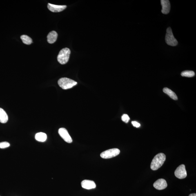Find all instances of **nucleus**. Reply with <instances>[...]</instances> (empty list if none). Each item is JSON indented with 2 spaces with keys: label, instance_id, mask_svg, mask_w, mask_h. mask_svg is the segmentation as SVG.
<instances>
[{
  "label": "nucleus",
  "instance_id": "f257e3e1",
  "mask_svg": "<svg viewBox=\"0 0 196 196\" xmlns=\"http://www.w3.org/2000/svg\"><path fill=\"white\" fill-rule=\"evenodd\" d=\"M166 159V155L164 154L160 153L157 154L154 157L151 163V168L154 171L158 170L162 166Z\"/></svg>",
  "mask_w": 196,
  "mask_h": 196
},
{
  "label": "nucleus",
  "instance_id": "f03ea898",
  "mask_svg": "<svg viewBox=\"0 0 196 196\" xmlns=\"http://www.w3.org/2000/svg\"><path fill=\"white\" fill-rule=\"evenodd\" d=\"M70 54V49L65 48L62 49L57 56L58 61L61 64H65L69 60Z\"/></svg>",
  "mask_w": 196,
  "mask_h": 196
},
{
  "label": "nucleus",
  "instance_id": "7ed1b4c3",
  "mask_svg": "<svg viewBox=\"0 0 196 196\" xmlns=\"http://www.w3.org/2000/svg\"><path fill=\"white\" fill-rule=\"evenodd\" d=\"M59 86L63 90L70 89L77 84V82L66 77L61 78L58 81Z\"/></svg>",
  "mask_w": 196,
  "mask_h": 196
},
{
  "label": "nucleus",
  "instance_id": "20e7f679",
  "mask_svg": "<svg viewBox=\"0 0 196 196\" xmlns=\"http://www.w3.org/2000/svg\"><path fill=\"white\" fill-rule=\"evenodd\" d=\"M165 41L167 44L170 46H175L178 44V41L174 37L170 27H168L167 29Z\"/></svg>",
  "mask_w": 196,
  "mask_h": 196
},
{
  "label": "nucleus",
  "instance_id": "39448f33",
  "mask_svg": "<svg viewBox=\"0 0 196 196\" xmlns=\"http://www.w3.org/2000/svg\"><path fill=\"white\" fill-rule=\"evenodd\" d=\"M120 152V151L119 149L117 148L110 149L102 152L100 156L103 158H111L119 155Z\"/></svg>",
  "mask_w": 196,
  "mask_h": 196
},
{
  "label": "nucleus",
  "instance_id": "423d86ee",
  "mask_svg": "<svg viewBox=\"0 0 196 196\" xmlns=\"http://www.w3.org/2000/svg\"><path fill=\"white\" fill-rule=\"evenodd\" d=\"M174 174L176 177L179 179H183L186 178L187 174L185 165L183 164L180 165L176 169Z\"/></svg>",
  "mask_w": 196,
  "mask_h": 196
},
{
  "label": "nucleus",
  "instance_id": "0eeeda50",
  "mask_svg": "<svg viewBox=\"0 0 196 196\" xmlns=\"http://www.w3.org/2000/svg\"><path fill=\"white\" fill-rule=\"evenodd\" d=\"M58 132H59L60 136L66 142L68 143H71L72 142V139L66 129L64 128H60L58 131Z\"/></svg>",
  "mask_w": 196,
  "mask_h": 196
},
{
  "label": "nucleus",
  "instance_id": "6e6552de",
  "mask_svg": "<svg viewBox=\"0 0 196 196\" xmlns=\"http://www.w3.org/2000/svg\"><path fill=\"white\" fill-rule=\"evenodd\" d=\"M168 184L166 180L163 179H160L157 180L154 183L153 186L156 189L162 190L166 188Z\"/></svg>",
  "mask_w": 196,
  "mask_h": 196
},
{
  "label": "nucleus",
  "instance_id": "1a4fd4ad",
  "mask_svg": "<svg viewBox=\"0 0 196 196\" xmlns=\"http://www.w3.org/2000/svg\"><path fill=\"white\" fill-rule=\"evenodd\" d=\"M47 7L49 10L54 12H58L62 11L67 8L66 5H56L48 3Z\"/></svg>",
  "mask_w": 196,
  "mask_h": 196
},
{
  "label": "nucleus",
  "instance_id": "9d476101",
  "mask_svg": "<svg viewBox=\"0 0 196 196\" xmlns=\"http://www.w3.org/2000/svg\"><path fill=\"white\" fill-rule=\"evenodd\" d=\"M81 186L83 188L90 190L96 188V184L94 181L89 180H84L81 183Z\"/></svg>",
  "mask_w": 196,
  "mask_h": 196
},
{
  "label": "nucleus",
  "instance_id": "9b49d317",
  "mask_svg": "<svg viewBox=\"0 0 196 196\" xmlns=\"http://www.w3.org/2000/svg\"><path fill=\"white\" fill-rule=\"evenodd\" d=\"M161 4L162 6V12L163 14H167L169 13L170 10V4L168 0H161Z\"/></svg>",
  "mask_w": 196,
  "mask_h": 196
},
{
  "label": "nucleus",
  "instance_id": "f8f14e48",
  "mask_svg": "<svg viewBox=\"0 0 196 196\" xmlns=\"http://www.w3.org/2000/svg\"><path fill=\"white\" fill-rule=\"evenodd\" d=\"M57 33L55 31H52L47 35V41L50 44L54 43L57 40Z\"/></svg>",
  "mask_w": 196,
  "mask_h": 196
},
{
  "label": "nucleus",
  "instance_id": "ddd939ff",
  "mask_svg": "<svg viewBox=\"0 0 196 196\" xmlns=\"http://www.w3.org/2000/svg\"><path fill=\"white\" fill-rule=\"evenodd\" d=\"M8 120V116L3 109L0 108V122L5 123Z\"/></svg>",
  "mask_w": 196,
  "mask_h": 196
},
{
  "label": "nucleus",
  "instance_id": "4468645a",
  "mask_svg": "<svg viewBox=\"0 0 196 196\" xmlns=\"http://www.w3.org/2000/svg\"><path fill=\"white\" fill-rule=\"evenodd\" d=\"M163 92L169 96L171 98L174 100H178V97L176 94L170 89L167 88H165L163 89Z\"/></svg>",
  "mask_w": 196,
  "mask_h": 196
},
{
  "label": "nucleus",
  "instance_id": "2eb2a0df",
  "mask_svg": "<svg viewBox=\"0 0 196 196\" xmlns=\"http://www.w3.org/2000/svg\"><path fill=\"white\" fill-rule=\"evenodd\" d=\"M35 138L36 140L44 142L46 140L47 136L46 134L43 132H38L36 134Z\"/></svg>",
  "mask_w": 196,
  "mask_h": 196
},
{
  "label": "nucleus",
  "instance_id": "dca6fc26",
  "mask_svg": "<svg viewBox=\"0 0 196 196\" xmlns=\"http://www.w3.org/2000/svg\"><path fill=\"white\" fill-rule=\"evenodd\" d=\"M23 42L27 45H30L32 43V40L31 38L26 35H23L21 36Z\"/></svg>",
  "mask_w": 196,
  "mask_h": 196
},
{
  "label": "nucleus",
  "instance_id": "f3484780",
  "mask_svg": "<svg viewBox=\"0 0 196 196\" xmlns=\"http://www.w3.org/2000/svg\"><path fill=\"white\" fill-rule=\"evenodd\" d=\"M181 75L183 77H191L195 76V73L193 71L186 70L181 72Z\"/></svg>",
  "mask_w": 196,
  "mask_h": 196
},
{
  "label": "nucleus",
  "instance_id": "a211bd4d",
  "mask_svg": "<svg viewBox=\"0 0 196 196\" xmlns=\"http://www.w3.org/2000/svg\"><path fill=\"white\" fill-rule=\"evenodd\" d=\"M10 146V143L7 142H0V148H8Z\"/></svg>",
  "mask_w": 196,
  "mask_h": 196
},
{
  "label": "nucleus",
  "instance_id": "6ab92c4d",
  "mask_svg": "<svg viewBox=\"0 0 196 196\" xmlns=\"http://www.w3.org/2000/svg\"><path fill=\"white\" fill-rule=\"evenodd\" d=\"M121 119L123 122L127 123L129 121L130 118L127 114H124L122 116Z\"/></svg>",
  "mask_w": 196,
  "mask_h": 196
},
{
  "label": "nucleus",
  "instance_id": "aec40b11",
  "mask_svg": "<svg viewBox=\"0 0 196 196\" xmlns=\"http://www.w3.org/2000/svg\"><path fill=\"white\" fill-rule=\"evenodd\" d=\"M132 123L133 126L136 127V128H139V127L140 126V124L137 122L133 121H132Z\"/></svg>",
  "mask_w": 196,
  "mask_h": 196
},
{
  "label": "nucleus",
  "instance_id": "412c9836",
  "mask_svg": "<svg viewBox=\"0 0 196 196\" xmlns=\"http://www.w3.org/2000/svg\"><path fill=\"white\" fill-rule=\"evenodd\" d=\"M189 196H196V193L190 194Z\"/></svg>",
  "mask_w": 196,
  "mask_h": 196
},
{
  "label": "nucleus",
  "instance_id": "4be33fe9",
  "mask_svg": "<svg viewBox=\"0 0 196 196\" xmlns=\"http://www.w3.org/2000/svg\"></svg>",
  "mask_w": 196,
  "mask_h": 196
}]
</instances>
